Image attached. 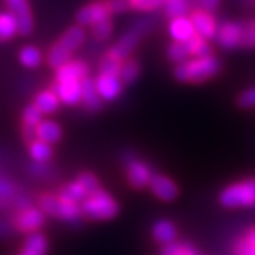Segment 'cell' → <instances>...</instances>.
<instances>
[{
  "instance_id": "cell-1",
  "label": "cell",
  "mask_w": 255,
  "mask_h": 255,
  "mask_svg": "<svg viewBox=\"0 0 255 255\" xmlns=\"http://www.w3.org/2000/svg\"><path fill=\"white\" fill-rule=\"evenodd\" d=\"M223 70V64L216 55L189 58L187 61L176 64L173 77L176 81L200 84L217 77Z\"/></svg>"
},
{
  "instance_id": "cell-2",
  "label": "cell",
  "mask_w": 255,
  "mask_h": 255,
  "mask_svg": "<svg viewBox=\"0 0 255 255\" xmlns=\"http://www.w3.org/2000/svg\"><path fill=\"white\" fill-rule=\"evenodd\" d=\"M81 211L85 220L104 221L114 219L118 214L119 204L108 191L100 189L82 201Z\"/></svg>"
},
{
  "instance_id": "cell-3",
  "label": "cell",
  "mask_w": 255,
  "mask_h": 255,
  "mask_svg": "<svg viewBox=\"0 0 255 255\" xmlns=\"http://www.w3.org/2000/svg\"><path fill=\"white\" fill-rule=\"evenodd\" d=\"M219 201L226 209L255 207V177H248L227 186L219 194Z\"/></svg>"
},
{
  "instance_id": "cell-4",
  "label": "cell",
  "mask_w": 255,
  "mask_h": 255,
  "mask_svg": "<svg viewBox=\"0 0 255 255\" xmlns=\"http://www.w3.org/2000/svg\"><path fill=\"white\" fill-rule=\"evenodd\" d=\"M122 160L125 164V174L128 183L133 189L149 187V183L153 177V167L150 164L139 159L133 152H125L122 155Z\"/></svg>"
},
{
  "instance_id": "cell-5",
  "label": "cell",
  "mask_w": 255,
  "mask_h": 255,
  "mask_svg": "<svg viewBox=\"0 0 255 255\" xmlns=\"http://www.w3.org/2000/svg\"><path fill=\"white\" fill-rule=\"evenodd\" d=\"M44 221H46L44 213L34 206H27L24 209L17 210L11 216L13 228L23 234L38 233V230L44 226Z\"/></svg>"
},
{
  "instance_id": "cell-6",
  "label": "cell",
  "mask_w": 255,
  "mask_h": 255,
  "mask_svg": "<svg viewBox=\"0 0 255 255\" xmlns=\"http://www.w3.org/2000/svg\"><path fill=\"white\" fill-rule=\"evenodd\" d=\"M243 36H244L243 20H224L219 24V30L214 40L223 50L230 51L234 48H241Z\"/></svg>"
},
{
  "instance_id": "cell-7",
  "label": "cell",
  "mask_w": 255,
  "mask_h": 255,
  "mask_svg": "<svg viewBox=\"0 0 255 255\" xmlns=\"http://www.w3.org/2000/svg\"><path fill=\"white\" fill-rule=\"evenodd\" d=\"M189 18L193 23L196 34L204 37L206 40L216 38L217 30H219V21L211 11H207L201 7H194L190 10Z\"/></svg>"
},
{
  "instance_id": "cell-8",
  "label": "cell",
  "mask_w": 255,
  "mask_h": 255,
  "mask_svg": "<svg viewBox=\"0 0 255 255\" xmlns=\"http://www.w3.org/2000/svg\"><path fill=\"white\" fill-rule=\"evenodd\" d=\"M142 38H143V36L137 31L136 28L130 26L122 36L119 37L118 41L108 50V54L122 63L127 58H129L130 54L136 50L137 46L142 41Z\"/></svg>"
},
{
  "instance_id": "cell-9",
  "label": "cell",
  "mask_w": 255,
  "mask_h": 255,
  "mask_svg": "<svg viewBox=\"0 0 255 255\" xmlns=\"http://www.w3.org/2000/svg\"><path fill=\"white\" fill-rule=\"evenodd\" d=\"M111 16L107 0H95L77 11L75 20L80 26H94L97 21Z\"/></svg>"
},
{
  "instance_id": "cell-10",
  "label": "cell",
  "mask_w": 255,
  "mask_h": 255,
  "mask_svg": "<svg viewBox=\"0 0 255 255\" xmlns=\"http://www.w3.org/2000/svg\"><path fill=\"white\" fill-rule=\"evenodd\" d=\"M10 13H13L18 23V34L28 36L33 31V17L27 0H6Z\"/></svg>"
},
{
  "instance_id": "cell-11",
  "label": "cell",
  "mask_w": 255,
  "mask_h": 255,
  "mask_svg": "<svg viewBox=\"0 0 255 255\" xmlns=\"http://www.w3.org/2000/svg\"><path fill=\"white\" fill-rule=\"evenodd\" d=\"M51 90L57 94V97L65 105H77L81 102V81H77V80L57 81L55 80Z\"/></svg>"
},
{
  "instance_id": "cell-12",
  "label": "cell",
  "mask_w": 255,
  "mask_h": 255,
  "mask_svg": "<svg viewBox=\"0 0 255 255\" xmlns=\"http://www.w3.org/2000/svg\"><path fill=\"white\" fill-rule=\"evenodd\" d=\"M149 187H150V191L155 194L156 197H159L160 200L163 201L174 200L177 197V194H179L177 184L170 177H167L166 174H153L152 180L149 183Z\"/></svg>"
},
{
  "instance_id": "cell-13",
  "label": "cell",
  "mask_w": 255,
  "mask_h": 255,
  "mask_svg": "<svg viewBox=\"0 0 255 255\" xmlns=\"http://www.w3.org/2000/svg\"><path fill=\"white\" fill-rule=\"evenodd\" d=\"M98 94L102 101H115L122 94L124 84L115 75H102L100 74L95 80Z\"/></svg>"
},
{
  "instance_id": "cell-14",
  "label": "cell",
  "mask_w": 255,
  "mask_h": 255,
  "mask_svg": "<svg viewBox=\"0 0 255 255\" xmlns=\"http://www.w3.org/2000/svg\"><path fill=\"white\" fill-rule=\"evenodd\" d=\"M81 102L90 112H97L102 108L104 101L98 94L95 80L90 77L84 78L81 81Z\"/></svg>"
},
{
  "instance_id": "cell-15",
  "label": "cell",
  "mask_w": 255,
  "mask_h": 255,
  "mask_svg": "<svg viewBox=\"0 0 255 255\" xmlns=\"http://www.w3.org/2000/svg\"><path fill=\"white\" fill-rule=\"evenodd\" d=\"M87 77H88V65L80 60H70L68 63L64 64L63 67L57 68V73H55L57 81H64V80L82 81Z\"/></svg>"
},
{
  "instance_id": "cell-16",
  "label": "cell",
  "mask_w": 255,
  "mask_h": 255,
  "mask_svg": "<svg viewBox=\"0 0 255 255\" xmlns=\"http://www.w3.org/2000/svg\"><path fill=\"white\" fill-rule=\"evenodd\" d=\"M169 33L173 38V41H187L189 38L196 34V30L193 27V23L189 16L184 17L172 18L169 23Z\"/></svg>"
},
{
  "instance_id": "cell-17",
  "label": "cell",
  "mask_w": 255,
  "mask_h": 255,
  "mask_svg": "<svg viewBox=\"0 0 255 255\" xmlns=\"http://www.w3.org/2000/svg\"><path fill=\"white\" fill-rule=\"evenodd\" d=\"M36 137L38 140H41V142H46V143L53 145V143H57V142L61 140L63 129L54 121L43 119L36 127Z\"/></svg>"
},
{
  "instance_id": "cell-18",
  "label": "cell",
  "mask_w": 255,
  "mask_h": 255,
  "mask_svg": "<svg viewBox=\"0 0 255 255\" xmlns=\"http://www.w3.org/2000/svg\"><path fill=\"white\" fill-rule=\"evenodd\" d=\"M176 236H177V228L170 220H159L152 227V237L156 243H159L162 246L176 241Z\"/></svg>"
},
{
  "instance_id": "cell-19",
  "label": "cell",
  "mask_w": 255,
  "mask_h": 255,
  "mask_svg": "<svg viewBox=\"0 0 255 255\" xmlns=\"http://www.w3.org/2000/svg\"><path fill=\"white\" fill-rule=\"evenodd\" d=\"M85 40H87V31L82 26L78 24V26H73V27L68 28L61 36V38L58 40V43L64 48H67L68 51L74 53L75 50H78L85 43Z\"/></svg>"
},
{
  "instance_id": "cell-20",
  "label": "cell",
  "mask_w": 255,
  "mask_h": 255,
  "mask_svg": "<svg viewBox=\"0 0 255 255\" xmlns=\"http://www.w3.org/2000/svg\"><path fill=\"white\" fill-rule=\"evenodd\" d=\"M48 251V240L41 233L28 234L18 255H46Z\"/></svg>"
},
{
  "instance_id": "cell-21",
  "label": "cell",
  "mask_w": 255,
  "mask_h": 255,
  "mask_svg": "<svg viewBox=\"0 0 255 255\" xmlns=\"http://www.w3.org/2000/svg\"><path fill=\"white\" fill-rule=\"evenodd\" d=\"M60 102L61 101L53 90H46V91H41L37 94L33 104L43 112V115H51V114L58 111Z\"/></svg>"
},
{
  "instance_id": "cell-22",
  "label": "cell",
  "mask_w": 255,
  "mask_h": 255,
  "mask_svg": "<svg viewBox=\"0 0 255 255\" xmlns=\"http://www.w3.org/2000/svg\"><path fill=\"white\" fill-rule=\"evenodd\" d=\"M28 153L30 157L37 162V163H50V160L53 159L54 156V150H53V146L46 142H41V140H33L31 143H28Z\"/></svg>"
},
{
  "instance_id": "cell-23",
  "label": "cell",
  "mask_w": 255,
  "mask_h": 255,
  "mask_svg": "<svg viewBox=\"0 0 255 255\" xmlns=\"http://www.w3.org/2000/svg\"><path fill=\"white\" fill-rule=\"evenodd\" d=\"M142 73L140 63L136 58H127L125 61L121 64V71H119V80L122 81L124 85H132L133 82L139 78Z\"/></svg>"
},
{
  "instance_id": "cell-24",
  "label": "cell",
  "mask_w": 255,
  "mask_h": 255,
  "mask_svg": "<svg viewBox=\"0 0 255 255\" xmlns=\"http://www.w3.org/2000/svg\"><path fill=\"white\" fill-rule=\"evenodd\" d=\"M187 50L190 53V57L193 58H200V57H210L213 55V46L210 44L209 40H206L204 37L194 34L189 38L187 41H184Z\"/></svg>"
},
{
  "instance_id": "cell-25",
  "label": "cell",
  "mask_w": 255,
  "mask_h": 255,
  "mask_svg": "<svg viewBox=\"0 0 255 255\" xmlns=\"http://www.w3.org/2000/svg\"><path fill=\"white\" fill-rule=\"evenodd\" d=\"M193 0H164L163 11L167 18H177L189 16Z\"/></svg>"
},
{
  "instance_id": "cell-26",
  "label": "cell",
  "mask_w": 255,
  "mask_h": 255,
  "mask_svg": "<svg viewBox=\"0 0 255 255\" xmlns=\"http://www.w3.org/2000/svg\"><path fill=\"white\" fill-rule=\"evenodd\" d=\"M57 194H58L61 199L74 201V203H77V204H81L82 201L88 197V193L85 191V189H84L77 180L65 183L63 187H60V190L57 191Z\"/></svg>"
},
{
  "instance_id": "cell-27",
  "label": "cell",
  "mask_w": 255,
  "mask_h": 255,
  "mask_svg": "<svg viewBox=\"0 0 255 255\" xmlns=\"http://www.w3.org/2000/svg\"><path fill=\"white\" fill-rule=\"evenodd\" d=\"M18 33V23L16 16L10 11L0 13V41H7Z\"/></svg>"
},
{
  "instance_id": "cell-28",
  "label": "cell",
  "mask_w": 255,
  "mask_h": 255,
  "mask_svg": "<svg viewBox=\"0 0 255 255\" xmlns=\"http://www.w3.org/2000/svg\"><path fill=\"white\" fill-rule=\"evenodd\" d=\"M60 197L57 193H41L38 196V209L44 213L46 217L57 219V211H58Z\"/></svg>"
},
{
  "instance_id": "cell-29",
  "label": "cell",
  "mask_w": 255,
  "mask_h": 255,
  "mask_svg": "<svg viewBox=\"0 0 255 255\" xmlns=\"http://www.w3.org/2000/svg\"><path fill=\"white\" fill-rule=\"evenodd\" d=\"M160 255H200L197 248L187 241H173L162 246Z\"/></svg>"
},
{
  "instance_id": "cell-30",
  "label": "cell",
  "mask_w": 255,
  "mask_h": 255,
  "mask_svg": "<svg viewBox=\"0 0 255 255\" xmlns=\"http://www.w3.org/2000/svg\"><path fill=\"white\" fill-rule=\"evenodd\" d=\"M71 51H68L67 48H64L60 43H55L54 46L51 47L50 53L47 55V63L51 68H60L64 64L68 63L71 60Z\"/></svg>"
},
{
  "instance_id": "cell-31",
  "label": "cell",
  "mask_w": 255,
  "mask_h": 255,
  "mask_svg": "<svg viewBox=\"0 0 255 255\" xmlns=\"http://www.w3.org/2000/svg\"><path fill=\"white\" fill-rule=\"evenodd\" d=\"M91 27L92 37L98 43H104V41L110 40L112 33H114V23H112L111 17L102 18V20L97 21Z\"/></svg>"
},
{
  "instance_id": "cell-32",
  "label": "cell",
  "mask_w": 255,
  "mask_h": 255,
  "mask_svg": "<svg viewBox=\"0 0 255 255\" xmlns=\"http://www.w3.org/2000/svg\"><path fill=\"white\" fill-rule=\"evenodd\" d=\"M166 57L169 61H172L174 64H180L187 61L190 58V53L187 50V46L186 43H182V41H173L167 46V50H166Z\"/></svg>"
},
{
  "instance_id": "cell-33",
  "label": "cell",
  "mask_w": 255,
  "mask_h": 255,
  "mask_svg": "<svg viewBox=\"0 0 255 255\" xmlns=\"http://www.w3.org/2000/svg\"><path fill=\"white\" fill-rule=\"evenodd\" d=\"M18 58H20V63L23 64L24 67L27 68H36L41 64V53L37 47L33 46H26L23 47L20 50V54H18Z\"/></svg>"
},
{
  "instance_id": "cell-34",
  "label": "cell",
  "mask_w": 255,
  "mask_h": 255,
  "mask_svg": "<svg viewBox=\"0 0 255 255\" xmlns=\"http://www.w3.org/2000/svg\"><path fill=\"white\" fill-rule=\"evenodd\" d=\"M121 61H118L117 58H114L112 55L108 53L101 58L100 67H98V71L102 75H115L119 77V71H121Z\"/></svg>"
},
{
  "instance_id": "cell-35",
  "label": "cell",
  "mask_w": 255,
  "mask_h": 255,
  "mask_svg": "<svg viewBox=\"0 0 255 255\" xmlns=\"http://www.w3.org/2000/svg\"><path fill=\"white\" fill-rule=\"evenodd\" d=\"M75 180L80 183L82 187L85 189V191L88 193V196H91L95 191H98L100 189H102L98 177L94 173H91V172H81V173L77 176Z\"/></svg>"
},
{
  "instance_id": "cell-36",
  "label": "cell",
  "mask_w": 255,
  "mask_h": 255,
  "mask_svg": "<svg viewBox=\"0 0 255 255\" xmlns=\"http://www.w3.org/2000/svg\"><path fill=\"white\" fill-rule=\"evenodd\" d=\"M21 119H23V125L36 128L43 121V112L38 110L34 104H31V105H27L24 108Z\"/></svg>"
},
{
  "instance_id": "cell-37",
  "label": "cell",
  "mask_w": 255,
  "mask_h": 255,
  "mask_svg": "<svg viewBox=\"0 0 255 255\" xmlns=\"http://www.w3.org/2000/svg\"><path fill=\"white\" fill-rule=\"evenodd\" d=\"M241 48L251 50L255 48V20H244V36H243V44Z\"/></svg>"
},
{
  "instance_id": "cell-38",
  "label": "cell",
  "mask_w": 255,
  "mask_h": 255,
  "mask_svg": "<svg viewBox=\"0 0 255 255\" xmlns=\"http://www.w3.org/2000/svg\"><path fill=\"white\" fill-rule=\"evenodd\" d=\"M130 9L137 11H153L163 7L164 0H129Z\"/></svg>"
},
{
  "instance_id": "cell-39",
  "label": "cell",
  "mask_w": 255,
  "mask_h": 255,
  "mask_svg": "<svg viewBox=\"0 0 255 255\" xmlns=\"http://www.w3.org/2000/svg\"><path fill=\"white\" fill-rule=\"evenodd\" d=\"M28 173L36 179H51L54 172H53V166L50 163H37V162H34L28 166Z\"/></svg>"
},
{
  "instance_id": "cell-40",
  "label": "cell",
  "mask_w": 255,
  "mask_h": 255,
  "mask_svg": "<svg viewBox=\"0 0 255 255\" xmlns=\"http://www.w3.org/2000/svg\"><path fill=\"white\" fill-rule=\"evenodd\" d=\"M237 105L241 110H253V108H255V85L238 94Z\"/></svg>"
},
{
  "instance_id": "cell-41",
  "label": "cell",
  "mask_w": 255,
  "mask_h": 255,
  "mask_svg": "<svg viewBox=\"0 0 255 255\" xmlns=\"http://www.w3.org/2000/svg\"><path fill=\"white\" fill-rule=\"evenodd\" d=\"M233 255H255V247H253L243 236L237 237L231 244Z\"/></svg>"
},
{
  "instance_id": "cell-42",
  "label": "cell",
  "mask_w": 255,
  "mask_h": 255,
  "mask_svg": "<svg viewBox=\"0 0 255 255\" xmlns=\"http://www.w3.org/2000/svg\"><path fill=\"white\" fill-rule=\"evenodd\" d=\"M130 26L133 28H136L137 31L145 37L146 34H149V33L155 28L156 20L155 17H152V16H145V17L136 18Z\"/></svg>"
},
{
  "instance_id": "cell-43",
  "label": "cell",
  "mask_w": 255,
  "mask_h": 255,
  "mask_svg": "<svg viewBox=\"0 0 255 255\" xmlns=\"http://www.w3.org/2000/svg\"><path fill=\"white\" fill-rule=\"evenodd\" d=\"M107 4H108V9H110L111 14L124 13V11L130 9L129 0H107Z\"/></svg>"
},
{
  "instance_id": "cell-44",
  "label": "cell",
  "mask_w": 255,
  "mask_h": 255,
  "mask_svg": "<svg viewBox=\"0 0 255 255\" xmlns=\"http://www.w3.org/2000/svg\"><path fill=\"white\" fill-rule=\"evenodd\" d=\"M220 1L221 0H196V3L199 4L197 7H201V9L211 11V13H214L216 10L219 9Z\"/></svg>"
},
{
  "instance_id": "cell-45",
  "label": "cell",
  "mask_w": 255,
  "mask_h": 255,
  "mask_svg": "<svg viewBox=\"0 0 255 255\" xmlns=\"http://www.w3.org/2000/svg\"><path fill=\"white\" fill-rule=\"evenodd\" d=\"M11 230H14L11 223L7 224L3 220H0V238H7L11 234Z\"/></svg>"
},
{
  "instance_id": "cell-46",
  "label": "cell",
  "mask_w": 255,
  "mask_h": 255,
  "mask_svg": "<svg viewBox=\"0 0 255 255\" xmlns=\"http://www.w3.org/2000/svg\"><path fill=\"white\" fill-rule=\"evenodd\" d=\"M243 237L246 238L251 246L255 247V226H251V227L247 228L246 231H244V234H243Z\"/></svg>"
},
{
  "instance_id": "cell-47",
  "label": "cell",
  "mask_w": 255,
  "mask_h": 255,
  "mask_svg": "<svg viewBox=\"0 0 255 255\" xmlns=\"http://www.w3.org/2000/svg\"><path fill=\"white\" fill-rule=\"evenodd\" d=\"M238 4L244 9H253L255 7V0H237Z\"/></svg>"
}]
</instances>
